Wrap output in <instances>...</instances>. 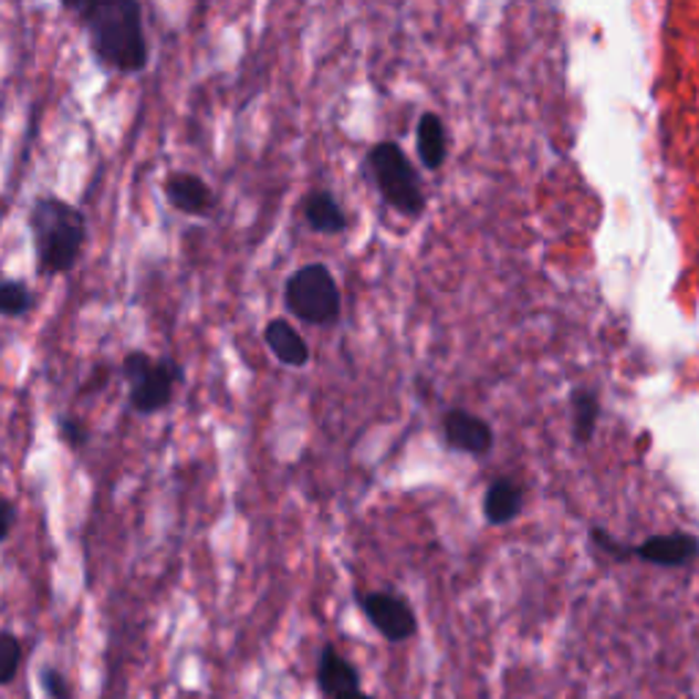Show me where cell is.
Instances as JSON below:
<instances>
[{
    "label": "cell",
    "mask_w": 699,
    "mask_h": 699,
    "mask_svg": "<svg viewBox=\"0 0 699 699\" xmlns=\"http://www.w3.org/2000/svg\"><path fill=\"white\" fill-rule=\"evenodd\" d=\"M63 11L77 17L87 50L104 72L132 77L148 69L150 44L137 0H77L63 3Z\"/></svg>",
    "instance_id": "cell-1"
},
{
    "label": "cell",
    "mask_w": 699,
    "mask_h": 699,
    "mask_svg": "<svg viewBox=\"0 0 699 699\" xmlns=\"http://www.w3.org/2000/svg\"><path fill=\"white\" fill-rule=\"evenodd\" d=\"M28 230L33 236L36 271L42 277H66L77 268L87 243V219L83 208L63 197L39 195L28 211Z\"/></svg>",
    "instance_id": "cell-2"
},
{
    "label": "cell",
    "mask_w": 699,
    "mask_h": 699,
    "mask_svg": "<svg viewBox=\"0 0 699 699\" xmlns=\"http://www.w3.org/2000/svg\"><path fill=\"white\" fill-rule=\"evenodd\" d=\"M366 173L388 208L407 219L421 217L427 208L421 178L399 143L383 139V143L372 145L366 150Z\"/></svg>",
    "instance_id": "cell-3"
},
{
    "label": "cell",
    "mask_w": 699,
    "mask_h": 699,
    "mask_svg": "<svg viewBox=\"0 0 699 699\" xmlns=\"http://www.w3.org/2000/svg\"><path fill=\"white\" fill-rule=\"evenodd\" d=\"M284 309L299 323L328 328L342 317V290L325 262H306L295 268L284 282Z\"/></svg>",
    "instance_id": "cell-4"
},
{
    "label": "cell",
    "mask_w": 699,
    "mask_h": 699,
    "mask_svg": "<svg viewBox=\"0 0 699 699\" xmlns=\"http://www.w3.org/2000/svg\"><path fill=\"white\" fill-rule=\"evenodd\" d=\"M121 377L129 386V407L137 416H154L170 407L175 386L186 383V372L170 355L154 358L145 349H132L121 361Z\"/></svg>",
    "instance_id": "cell-5"
},
{
    "label": "cell",
    "mask_w": 699,
    "mask_h": 699,
    "mask_svg": "<svg viewBox=\"0 0 699 699\" xmlns=\"http://www.w3.org/2000/svg\"><path fill=\"white\" fill-rule=\"evenodd\" d=\"M358 607L361 612H364L366 620L372 623V628H375L386 643L399 645L416 637V632H418L416 612H413L410 602H407L405 596H399V593H392V591L361 593Z\"/></svg>",
    "instance_id": "cell-6"
},
{
    "label": "cell",
    "mask_w": 699,
    "mask_h": 699,
    "mask_svg": "<svg viewBox=\"0 0 699 699\" xmlns=\"http://www.w3.org/2000/svg\"><path fill=\"white\" fill-rule=\"evenodd\" d=\"M165 197L184 217H208L217 206L213 189L200 178L197 173L189 170H173L165 178Z\"/></svg>",
    "instance_id": "cell-7"
},
{
    "label": "cell",
    "mask_w": 699,
    "mask_h": 699,
    "mask_svg": "<svg viewBox=\"0 0 699 699\" xmlns=\"http://www.w3.org/2000/svg\"><path fill=\"white\" fill-rule=\"evenodd\" d=\"M442 440H446L448 448L462 453H473V457H481L492 448L494 435L492 427L479 416L468 410H448L442 416Z\"/></svg>",
    "instance_id": "cell-8"
},
{
    "label": "cell",
    "mask_w": 699,
    "mask_h": 699,
    "mask_svg": "<svg viewBox=\"0 0 699 699\" xmlns=\"http://www.w3.org/2000/svg\"><path fill=\"white\" fill-rule=\"evenodd\" d=\"M262 342H265L268 353L282 366H290V369H304L312 361V349H309L304 334L282 317L268 320L265 328H262Z\"/></svg>",
    "instance_id": "cell-9"
},
{
    "label": "cell",
    "mask_w": 699,
    "mask_h": 699,
    "mask_svg": "<svg viewBox=\"0 0 699 699\" xmlns=\"http://www.w3.org/2000/svg\"><path fill=\"white\" fill-rule=\"evenodd\" d=\"M317 689L323 691L328 699H336L347 691L361 689V672L345 654H340V648L334 645H323L317 658Z\"/></svg>",
    "instance_id": "cell-10"
},
{
    "label": "cell",
    "mask_w": 699,
    "mask_h": 699,
    "mask_svg": "<svg viewBox=\"0 0 699 699\" xmlns=\"http://www.w3.org/2000/svg\"><path fill=\"white\" fill-rule=\"evenodd\" d=\"M304 221L312 232L325 238L345 236L349 227V217L334 191L328 189H312L304 197Z\"/></svg>",
    "instance_id": "cell-11"
},
{
    "label": "cell",
    "mask_w": 699,
    "mask_h": 699,
    "mask_svg": "<svg viewBox=\"0 0 699 699\" xmlns=\"http://www.w3.org/2000/svg\"><path fill=\"white\" fill-rule=\"evenodd\" d=\"M637 555L656 566H686L699 555V541L689 533L654 535L643 546H637Z\"/></svg>",
    "instance_id": "cell-12"
},
{
    "label": "cell",
    "mask_w": 699,
    "mask_h": 699,
    "mask_svg": "<svg viewBox=\"0 0 699 699\" xmlns=\"http://www.w3.org/2000/svg\"><path fill=\"white\" fill-rule=\"evenodd\" d=\"M416 154L427 170H440L448 156V137L437 113H424L416 126Z\"/></svg>",
    "instance_id": "cell-13"
},
{
    "label": "cell",
    "mask_w": 699,
    "mask_h": 699,
    "mask_svg": "<svg viewBox=\"0 0 699 699\" xmlns=\"http://www.w3.org/2000/svg\"><path fill=\"white\" fill-rule=\"evenodd\" d=\"M522 511V489L509 479L494 481L483 494V517L492 524H505Z\"/></svg>",
    "instance_id": "cell-14"
},
{
    "label": "cell",
    "mask_w": 699,
    "mask_h": 699,
    "mask_svg": "<svg viewBox=\"0 0 699 699\" xmlns=\"http://www.w3.org/2000/svg\"><path fill=\"white\" fill-rule=\"evenodd\" d=\"M36 306V295L22 279H0V317H25Z\"/></svg>",
    "instance_id": "cell-15"
},
{
    "label": "cell",
    "mask_w": 699,
    "mask_h": 699,
    "mask_svg": "<svg viewBox=\"0 0 699 699\" xmlns=\"http://www.w3.org/2000/svg\"><path fill=\"white\" fill-rule=\"evenodd\" d=\"M571 413H574V437L587 442L598 421V396L593 392H576L571 399Z\"/></svg>",
    "instance_id": "cell-16"
},
{
    "label": "cell",
    "mask_w": 699,
    "mask_h": 699,
    "mask_svg": "<svg viewBox=\"0 0 699 699\" xmlns=\"http://www.w3.org/2000/svg\"><path fill=\"white\" fill-rule=\"evenodd\" d=\"M22 664V643L14 632H0V689L17 678Z\"/></svg>",
    "instance_id": "cell-17"
},
{
    "label": "cell",
    "mask_w": 699,
    "mask_h": 699,
    "mask_svg": "<svg viewBox=\"0 0 699 699\" xmlns=\"http://www.w3.org/2000/svg\"><path fill=\"white\" fill-rule=\"evenodd\" d=\"M55 429L63 446H69L72 451H83L87 442H91V429H87L85 421H80L77 416L61 413V416H55Z\"/></svg>",
    "instance_id": "cell-18"
},
{
    "label": "cell",
    "mask_w": 699,
    "mask_h": 699,
    "mask_svg": "<svg viewBox=\"0 0 699 699\" xmlns=\"http://www.w3.org/2000/svg\"><path fill=\"white\" fill-rule=\"evenodd\" d=\"M39 686H42L46 699H74L72 680H69L58 667H44L42 672H39Z\"/></svg>",
    "instance_id": "cell-19"
},
{
    "label": "cell",
    "mask_w": 699,
    "mask_h": 699,
    "mask_svg": "<svg viewBox=\"0 0 699 699\" xmlns=\"http://www.w3.org/2000/svg\"><path fill=\"white\" fill-rule=\"evenodd\" d=\"M14 524H17V503L6 494H0V544L11 539L14 533Z\"/></svg>",
    "instance_id": "cell-20"
},
{
    "label": "cell",
    "mask_w": 699,
    "mask_h": 699,
    "mask_svg": "<svg viewBox=\"0 0 699 699\" xmlns=\"http://www.w3.org/2000/svg\"><path fill=\"white\" fill-rule=\"evenodd\" d=\"M107 377H109V366H98V369H93V377H91V383H87V386L83 388L85 394H91L93 388H104L107 386Z\"/></svg>",
    "instance_id": "cell-21"
},
{
    "label": "cell",
    "mask_w": 699,
    "mask_h": 699,
    "mask_svg": "<svg viewBox=\"0 0 699 699\" xmlns=\"http://www.w3.org/2000/svg\"><path fill=\"white\" fill-rule=\"evenodd\" d=\"M336 699H375V697L366 695L364 689H355V691H347V695H342V697H336Z\"/></svg>",
    "instance_id": "cell-22"
}]
</instances>
